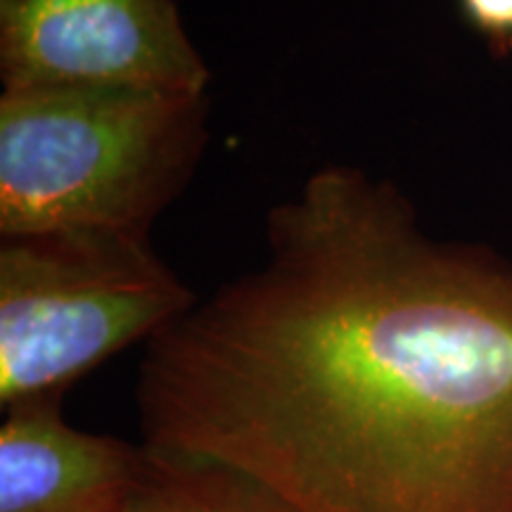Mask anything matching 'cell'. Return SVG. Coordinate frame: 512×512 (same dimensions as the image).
Wrapping results in <instances>:
<instances>
[{
  "label": "cell",
  "instance_id": "obj_2",
  "mask_svg": "<svg viewBox=\"0 0 512 512\" xmlns=\"http://www.w3.org/2000/svg\"><path fill=\"white\" fill-rule=\"evenodd\" d=\"M207 145V93L31 88L0 98V235L147 238Z\"/></svg>",
  "mask_w": 512,
  "mask_h": 512
},
{
  "label": "cell",
  "instance_id": "obj_4",
  "mask_svg": "<svg viewBox=\"0 0 512 512\" xmlns=\"http://www.w3.org/2000/svg\"><path fill=\"white\" fill-rule=\"evenodd\" d=\"M3 91L207 93L209 69L174 0H0Z\"/></svg>",
  "mask_w": 512,
  "mask_h": 512
},
{
  "label": "cell",
  "instance_id": "obj_5",
  "mask_svg": "<svg viewBox=\"0 0 512 512\" xmlns=\"http://www.w3.org/2000/svg\"><path fill=\"white\" fill-rule=\"evenodd\" d=\"M145 446L76 430L62 394L5 408L0 427V512H124Z\"/></svg>",
  "mask_w": 512,
  "mask_h": 512
},
{
  "label": "cell",
  "instance_id": "obj_6",
  "mask_svg": "<svg viewBox=\"0 0 512 512\" xmlns=\"http://www.w3.org/2000/svg\"><path fill=\"white\" fill-rule=\"evenodd\" d=\"M145 446V444H143ZM124 512H299L271 486L221 460L145 446Z\"/></svg>",
  "mask_w": 512,
  "mask_h": 512
},
{
  "label": "cell",
  "instance_id": "obj_7",
  "mask_svg": "<svg viewBox=\"0 0 512 512\" xmlns=\"http://www.w3.org/2000/svg\"><path fill=\"white\" fill-rule=\"evenodd\" d=\"M463 17L479 31L494 53H512V0H458Z\"/></svg>",
  "mask_w": 512,
  "mask_h": 512
},
{
  "label": "cell",
  "instance_id": "obj_3",
  "mask_svg": "<svg viewBox=\"0 0 512 512\" xmlns=\"http://www.w3.org/2000/svg\"><path fill=\"white\" fill-rule=\"evenodd\" d=\"M197 297L152 252L114 233L0 240V406L57 396L102 361L150 342Z\"/></svg>",
  "mask_w": 512,
  "mask_h": 512
},
{
  "label": "cell",
  "instance_id": "obj_1",
  "mask_svg": "<svg viewBox=\"0 0 512 512\" xmlns=\"http://www.w3.org/2000/svg\"><path fill=\"white\" fill-rule=\"evenodd\" d=\"M136 401L145 446L299 512H512V264L325 166L273 207L264 266L145 344Z\"/></svg>",
  "mask_w": 512,
  "mask_h": 512
}]
</instances>
